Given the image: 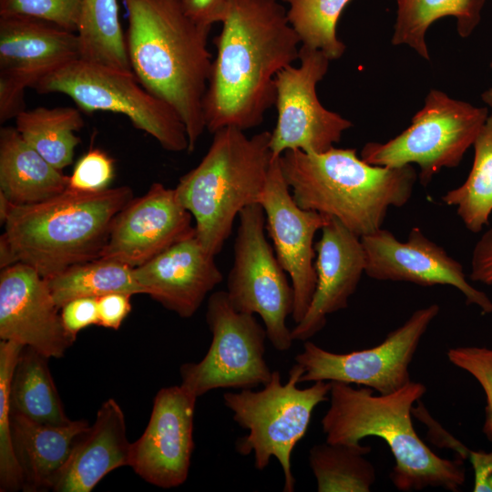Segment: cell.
<instances>
[{
	"instance_id": "cell-15",
	"label": "cell",
	"mask_w": 492,
	"mask_h": 492,
	"mask_svg": "<svg viewBox=\"0 0 492 492\" xmlns=\"http://www.w3.org/2000/svg\"><path fill=\"white\" fill-rule=\"evenodd\" d=\"M197 398L182 384L156 394L149 423L130 447L128 466L146 482L173 488L187 480Z\"/></svg>"
},
{
	"instance_id": "cell-20",
	"label": "cell",
	"mask_w": 492,
	"mask_h": 492,
	"mask_svg": "<svg viewBox=\"0 0 492 492\" xmlns=\"http://www.w3.org/2000/svg\"><path fill=\"white\" fill-rule=\"evenodd\" d=\"M321 231L314 245L316 288L304 317L291 330L293 341L309 340L324 327L329 314L345 309L365 273L361 237L335 218Z\"/></svg>"
},
{
	"instance_id": "cell-17",
	"label": "cell",
	"mask_w": 492,
	"mask_h": 492,
	"mask_svg": "<svg viewBox=\"0 0 492 492\" xmlns=\"http://www.w3.org/2000/svg\"><path fill=\"white\" fill-rule=\"evenodd\" d=\"M192 218L179 202L175 189L155 182L118 214L100 258L136 268L196 235Z\"/></svg>"
},
{
	"instance_id": "cell-40",
	"label": "cell",
	"mask_w": 492,
	"mask_h": 492,
	"mask_svg": "<svg viewBox=\"0 0 492 492\" xmlns=\"http://www.w3.org/2000/svg\"><path fill=\"white\" fill-rule=\"evenodd\" d=\"M469 279L492 284V228L485 231L475 244L470 261Z\"/></svg>"
},
{
	"instance_id": "cell-21",
	"label": "cell",
	"mask_w": 492,
	"mask_h": 492,
	"mask_svg": "<svg viewBox=\"0 0 492 492\" xmlns=\"http://www.w3.org/2000/svg\"><path fill=\"white\" fill-rule=\"evenodd\" d=\"M214 257L193 235L134 268V274L144 294L181 318H190L222 281Z\"/></svg>"
},
{
	"instance_id": "cell-3",
	"label": "cell",
	"mask_w": 492,
	"mask_h": 492,
	"mask_svg": "<svg viewBox=\"0 0 492 492\" xmlns=\"http://www.w3.org/2000/svg\"><path fill=\"white\" fill-rule=\"evenodd\" d=\"M425 391L423 384L411 381L395 392L375 395L369 387L332 382L330 406L321 422L326 441L354 445L368 436L380 437L395 458L390 478L397 489L459 491L466 479L463 459L440 457L414 428L413 405Z\"/></svg>"
},
{
	"instance_id": "cell-35",
	"label": "cell",
	"mask_w": 492,
	"mask_h": 492,
	"mask_svg": "<svg viewBox=\"0 0 492 492\" xmlns=\"http://www.w3.org/2000/svg\"><path fill=\"white\" fill-rule=\"evenodd\" d=\"M449 361L469 373L484 390L487 405L483 432L492 441V349L477 346L451 348Z\"/></svg>"
},
{
	"instance_id": "cell-14",
	"label": "cell",
	"mask_w": 492,
	"mask_h": 492,
	"mask_svg": "<svg viewBox=\"0 0 492 492\" xmlns=\"http://www.w3.org/2000/svg\"><path fill=\"white\" fill-rule=\"evenodd\" d=\"M279 158H273L271 162L259 204L264 210L265 228L272 240L276 257L291 279L294 292L292 316L298 323L307 313L316 288L313 239L331 217L304 210L296 203L282 175Z\"/></svg>"
},
{
	"instance_id": "cell-41",
	"label": "cell",
	"mask_w": 492,
	"mask_h": 492,
	"mask_svg": "<svg viewBox=\"0 0 492 492\" xmlns=\"http://www.w3.org/2000/svg\"><path fill=\"white\" fill-rule=\"evenodd\" d=\"M467 457L474 471L473 491L492 492V450H469Z\"/></svg>"
},
{
	"instance_id": "cell-9",
	"label": "cell",
	"mask_w": 492,
	"mask_h": 492,
	"mask_svg": "<svg viewBox=\"0 0 492 492\" xmlns=\"http://www.w3.org/2000/svg\"><path fill=\"white\" fill-rule=\"evenodd\" d=\"M487 117V108L432 89L405 130L384 143H366L361 158L381 167L399 168L415 163L419 167L420 183L426 186L443 168L459 165Z\"/></svg>"
},
{
	"instance_id": "cell-33",
	"label": "cell",
	"mask_w": 492,
	"mask_h": 492,
	"mask_svg": "<svg viewBox=\"0 0 492 492\" xmlns=\"http://www.w3.org/2000/svg\"><path fill=\"white\" fill-rule=\"evenodd\" d=\"M24 345L0 342V491L23 489L22 474L17 464L11 436L10 384Z\"/></svg>"
},
{
	"instance_id": "cell-25",
	"label": "cell",
	"mask_w": 492,
	"mask_h": 492,
	"mask_svg": "<svg viewBox=\"0 0 492 492\" xmlns=\"http://www.w3.org/2000/svg\"><path fill=\"white\" fill-rule=\"evenodd\" d=\"M47 357L24 346L16 362L11 384V411L39 424L67 425V416Z\"/></svg>"
},
{
	"instance_id": "cell-6",
	"label": "cell",
	"mask_w": 492,
	"mask_h": 492,
	"mask_svg": "<svg viewBox=\"0 0 492 492\" xmlns=\"http://www.w3.org/2000/svg\"><path fill=\"white\" fill-rule=\"evenodd\" d=\"M244 132L233 127L215 131L205 156L175 188L179 202L195 220L198 240L214 256L220 252L240 212L260 202L273 159L270 131L251 137Z\"/></svg>"
},
{
	"instance_id": "cell-32",
	"label": "cell",
	"mask_w": 492,
	"mask_h": 492,
	"mask_svg": "<svg viewBox=\"0 0 492 492\" xmlns=\"http://www.w3.org/2000/svg\"><path fill=\"white\" fill-rule=\"evenodd\" d=\"M302 45L323 52L330 60L341 57L345 45L336 36L338 19L351 0H281Z\"/></svg>"
},
{
	"instance_id": "cell-23",
	"label": "cell",
	"mask_w": 492,
	"mask_h": 492,
	"mask_svg": "<svg viewBox=\"0 0 492 492\" xmlns=\"http://www.w3.org/2000/svg\"><path fill=\"white\" fill-rule=\"evenodd\" d=\"M89 426L87 420H71L63 425H44L11 411L12 443L23 490H53L77 440Z\"/></svg>"
},
{
	"instance_id": "cell-19",
	"label": "cell",
	"mask_w": 492,
	"mask_h": 492,
	"mask_svg": "<svg viewBox=\"0 0 492 492\" xmlns=\"http://www.w3.org/2000/svg\"><path fill=\"white\" fill-rule=\"evenodd\" d=\"M80 58L77 33L26 15H0V88L25 96L59 67Z\"/></svg>"
},
{
	"instance_id": "cell-36",
	"label": "cell",
	"mask_w": 492,
	"mask_h": 492,
	"mask_svg": "<svg viewBox=\"0 0 492 492\" xmlns=\"http://www.w3.org/2000/svg\"><path fill=\"white\" fill-rule=\"evenodd\" d=\"M114 178V160L105 151L92 149L77 162L68 187L83 192H98L109 188Z\"/></svg>"
},
{
	"instance_id": "cell-27",
	"label": "cell",
	"mask_w": 492,
	"mask_h": 492,
	"mask_svg": "<svg viewBox=\"0 0 492 492\" xmlns=\"http://www.w3.org/2000/svg\"><path fill=\"white\" fill-rule=\"evenodd\" d=\"M44 279L58 309L79 298L97 299L113 292L144 294L134 268L115 260L95 259Z\"/></svg>"
},
{
	"instance_id": "cell-1",
	"label": "cell",
	"mask_w": 492,
	"mask_h": 492,
	"mask_svg": "<svg viewBox=\"0 0 492 492\" xmlns=\"http://www.w3.org/2000/svg\"><path fill=\"white\" fill-rule=\"evenodd\" d=\"M203 99L206 129L241 130L275 103V77L299 59L301 43L279 0H229Z\"/></svg>"
},
{
	"instance_id": "cell-38",
	"label": "cell",
	"mask_w": 492,
	"mask_h": 492,
	"mask_svg": "<svg viewBox=\"0 0 492 492\" xmlns=\"http://www.w3.org/2000/svg\"><path fill=\"white\" fill-rule=\"evenodd\" d=\"M130 297L127 293L113 292L97 298L98 325L118 330L131 310Z\"/></svg>"
},
{
	"instance_id": "cell-18",
	"label": "cell",
	"mask_w": 492,
	"mask_h": 492,
	"mask_svg": "<svg viewBox=\"0 0 492 492\" xmlns=\"http://www.w3.org/2000/svg\"><path fill=\"white\" fill-rule=\"evenodd\" d=\"M45 279L17 262L0 273V339L61 358L76 337L66 330Z\"/></svg>"
},
{
	"instance_id": "cell-16",
	"label": "cell",
	"mask_w": 492,
	"mask_h": 492,
	"mask_svg": "<svg viewBox=\"0 0 492 492\" xmlns=\"http://www.w3.org/2000/svg\"><path fill=\"white\" fill-rule=\"evenodd\" d=\"M361 241L368 277L420 286H453L461 292L467 304L477 305L483 313H492V301L468 282L461 263L419 228L410 231L406 241H400L383 228L361 237Z\"/></svg>"
},
{
	"instance_id": "cell-30",
	"label": "cell",
	"mask_w": 492,
	"mask_h": 492,
	"mask_svg": "<svg viewBox=\"0 0 492 492\" xmlns=\"http://www.w3.org/2000/svg\"><path fill=\"white\" fill-rule=\"evenodd\" d=\"M371 447L359 444L314 445L309 464L318 492H368L375 482V469L365 458Z\"/></svg>"
},
{
	"instance_id": "cell-26",
	"label": "cell",
	"mask_w": 492,
	"mask_h": 492,
	"mask_svg": "<svg viewBox=\"0 0 492 492\" xmlns=\"http://www.w3.org/2000/svg\"><path fill=\"white\" fill-rule=\"evenodd\" d=\"M396 21L392 44L407 45L429 60L425 34L430 26L445 16L456 20L461 37L469 36L481 20L486 0H395Z\"/></svg>"
},
{
	"instance_id": "cell-2",
	"label": "cell",
	"mask_w": 492,
	"mask_h": 492,
	"mask_svg": "<svg viewBox=\"0 0 492 492\" xmlns=\"http://www.w3.org/2000/svg\"><path fill=\"white\" fill-rule=\"evenodd\" d=\"M128 14L125 33L131 70L151 94L180 118L194 151L206 128L203 99L212 56L210 28L184 12L179 0H123Z\"/></svg>"
},
{
	"instance_id": "cell-43",
	"label": "cell",
	"mask_w": 492,
	"mask_h": 492,
	"mask_svg": "<svg viewBox=\"0 0 492 492\" xmlns=\"http://www.w3.org/2000/svg\"><path fill=\"white\" fill-rule=\"evenodd\" d=\"M492 69V61L490 63ZM482 100L492 108V86L482 94Z\"/></svg>"
},
{
	"instance_id": "cell-12",
	"label": "cell",
	"mask_w": 492,
	"mask_h": 492,
	"mask_svg": "<svg viewBox=\"0 0 492 492\" xmlns=\"http://www.w3.org/2000/svg\"><path fill=\"white\" fill-rule=\"evenodd\" d=\"M439 310L436 303L416 310L381 343L368 349L336 354L305 341L302 352L294 358L303 369L300 383L342 382L381 395L397 391L411 382L410 364Z\"/></svg>"
},
{
	"instance_id": "cell-29",
	"label": "cell",
	"mask_w": 492,
	"mask_h": 492,
	"mask_svg": "<svg viewBox=\"0 0 492 492\" xmlns=\"http://www.w3.org/2000/svg\"><path fill=\"white\" fill-rule=\"evenodd\" d=\"M118 0H83L77 35L80 58L123 71H132Z\"/></svg>"
},
{
	"instance_id": "cell-31",
	"label": "cell",
	"mask_w": 492,
	"mask_h": 492,
	"mask_svg": "<svg viewBox=\"0 0 492 492\" xmlns=\"http://www.w3.org/2000/svg\"><path fill=\"white\" fill-rule=\"evenodd\" d=\"M471 170L460 186L448 190L442 200L454 206L465 227L480 232L492 213V113L488 115L474 144Z\"/></svg>"
},
{
	"instance_id": "cell-10",
	"label": "cell",
	"mask_w": 492,
	"mask_h": 492,
	"mask_svg": "<svg viewBox=\"0 0 492 492\" xmlns=\"http://www.w3.org/2000/svg\"><path fill=\"white\" fill-rule=\"evenodd\" d=\"M238 217L233 264L227 279L229 301L238 312L260 315L267 339L277 351L285 352L293 342L286 325L294 306L292 285L266 239L261 204L245 207Z\"/></svg>"
},
{
	"instance_id": "cell-28",
	"label": "cell",
	"mask_w": 492,
	"mask_h": 492,
	"mask_svg": "<svg viewBox=\"0 0 492 492\" xmlns=\"http://www.w3.org/2000/svg\"><path fill=\"white\" fill-rule=\"evenodd\" d=\"M15 128L22 138L57 169L73 162L79 144L76 135L84 125L78 109L72 107H39L15 117Z\"/></svg>"
},
{
	"instance_id": "cell-7",
	"label": "cell",
	"mask_w": 492,
	"mask_h": 492,
	"mask_svg": "<svg viewBox=\"0 0 492 492\" xmlns=\"http://www.w3.org/2000/svg\"><path fill=\"white\" fill-rule=\"evenodd\" d=\"M302 367L295 363L288 380L282 384L279 371H272L262 389H241L227 392L223 402L233 414V420L248 435L237 440L236 450L248 456L254 454V466L263 470L271 457L280 463L284 476V492H292L295 478L291 457L297 443L305 436L313 412L321 403L329 400L332 382L317 381L306 388H299Z\"/></svg>"
},
{
	"instance_id": "cell-4",
	"label": "cell",
	"mask_w": 492,
	"mask_h": 492,
	"mask_svg": "<svg viewBox=\"0 0 492 492\" xmlns=\"http://www.w3.org/2000/svg\"><path fill=\"white\" fill-rule=\"evenodd\" d=\"M279 160L301 208L335 218L359 237L381 229L391 207L409 201L418 177L412 165H371L354 149L287 150Z\"/></svg>"
},
{
	"instance_id": "cell-11",
	"label": "cell",
	"mask_w": 492,
	"mask_h": 492,
	"mask_svg": "<svg viewBox=\"0 0 492 492\" xmlns=\"http://www.w3.org/2000/svg\"><path fill=\"white\" fill-rule=\"evenodd\" d=\"M206 322L210 346L200 362L180 366L183 386L200 397L214 389H252L270 381L272 371L264 359L267 333L254 314L236 311L226 291H218L209 297Z\"/></svg>"
},
{
	"instance_id": "cell-8",
	"label": "cell",
	"mask_w": 492,
	"mask_h": 492,
	"mask_svg": "<svg viewBox=\"0 0 492 492\" xmlns=\"http://www.w3.org/2000/svg\"><path fill=\"white\" fill-rule=\"evenodd\" d=\"M34 88L42 94H65L88 113L125 115L164 149L188 151V136L180 118L168 103L149 92L132 71L78 58L43 77Z\"/></svg>"
},
{
	"instance_id": "cell-42",
	"label": "cell",
	"mask_w": 492,
	"mask_h": 492,
	"mask_svg": "<svg viewBox=\"0 0 492 492\" xmlns=\"http://www.w3.org/2000/svg\"><path fill=\"white\" fill-rule=\"evenodd\" d=\"M19 262L17 257L4 234L0 237V268L1 270Z\"/></svg>"
},
{
	"instance_id": "cell-13",
	"label": "cell",
	"mask_w": 492,
	"mask_h": 492,
	"mask_svg": "<svg viewBox=\"0 0 492 492\" xmlns=\"http://www.w3.org/2000/svg\"><path fill=\"white\" fill-rule=\"evenodd\" d=\"M300 65L289 66L275 77L277 122L271 135L273 158L287 150L324 152L338 143L353 124L320 102L316 86L328 71L322 51L302 45Z\"/></svg>"
},
{
	"instance_id": "cell-34",
	"label": "cell",
	"mask_w": 492,
	"mask_h": 492,
	"mask_svg": "<svg viewBox=\"0 0 492 492\" xmlns=\"http://www.w3.org/2000/svg\"><path fill=\"white\" fill-rule=\"evenodd\" d=\"M83 0H0V15L43 19L77 33Z\"/></svg>"
},
{
	"instance_id": "cell-5",
	"label": "cell",
	"mask_w": 492,
	"mask_h": 492,
	"mask_svg": "<svg viewBox=\"0 0 492 492\" xmlns=\"http://www.w3.org/2000/svg\"><path fill=\"white\" fill-rule=\"evenodd\" d=\"M133 199L128 186L98 192L67 188L30 205H15L3 233L19 262L51 277L73 265L100 258L118 214Z\"/></svg>"
},
{
	"instance_id": "cell-24",
	"label": "cell",
	"mask_w": 492,
	"mask_h": 492,
	"mask_svg": "<svg viewBox=\"0 0 492 492\" xmlns=\"http://www.w3.org/2000/svg\"><path fill=\"white\" fill-rule=\"evenodd\" d=\"M63 174L33 149L15 127L0 129V192L15 205L36 204L68 187Z\"/></svg>"
},
{
	"instance_id": "cell-22",
	"label": "cell",
	"mask_w": 492,
	"mask_h": 492,
	"mask_svg": "<svg viewBox=\"0 0 492 492\" xmlns=\"http://www.w3.org/2000/svg\"><path fill=\"white\" fill-rule=\"evenodd\" d=\"M130 447L123 410L109 398L99 407L94 424L77 440L53 491H92L108 473L129 465Z\"/></svg>"
},
{
	"instance_id": "cell-37",
	"label": "cell",
	"mask_w": 492,
	"mask_h": 492,
	"mask_svg": "<svg viewBox=\"0 0 492 492\" xmlns=\"http://www.w3.org/2000/svg\"><path fill=\"white\" fill-rule=\"evenodd\" d=\"M63 324L72 336L92 324L98 325V306L97 298H79L68 302L61 309Z\"/></svg>"
},
{
	"instance_id": "cell-39",
	"label": "cell",
	"mask_w": 492,
	"mask_h": 492,
	"mask_svg": "<svg viewBox=\"0 0 492 492\" xmlns=\"http://www.w3.org/2000/svg\"><path fill=\"white\" fill-rule=\"evenodd\" d=\"M186 15L198 25L211 28L226 15L229 0H179Z\"/></svg>"
}]
</instances>
